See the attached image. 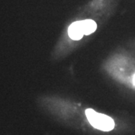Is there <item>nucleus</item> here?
I'll list each match as a JSON object with an SVG mask.
<instances>
[{"mask_svg":"<svg viewBox=\"0 0 135 135\" xmlns=\"http://www.w3.org/2000/svg\"><path fill=\"white\" fill-rule=\"evenodd\" d=\"M86 116L89 123L98 130L109 131L113 130L115 126L114 121L110 116L97 113L92 109H87Z\"/></svg>","mask_w":135,"mask_h":135,"instance_id":"nucleus-1","label":"nucleus"},{"mask_svg":"<svg viewBox=\"0 0 135 135\" xmlns=\"http://www.w3.org/2000/svg\"><path fill=\"white\" fill-rule=\"evenodd\" d=\"M68 35L73 40H80L84 35V29L82 20L73 23L68 28Z\"/></svg>","mask_w":135,"mask_h":135,"instance_id":"nucleus-2","label":"nucleus"},{"mask_svg":"<svg viewBox=\"0 0 135 135\" xmlns=\"http://www.w3.org/2000/svg\"><path fill=\"white\" fill-rule=\"evenodd\" d=\"M83 29H84V35H88L93 33L97 29V24L95 21L92 20H82Z\"/></svg>","mask_w":135,"mask_h":135,"instance_id":"nucleus-3","label":"nucleus"},{"mask_svg":"<svg viewBox=\"0 0 135 135\" xmlns=\"http://www.w3.org/2000/svg\"><path fill=\"white\" fill-rule=\"evenodd\" d=\"M134 80V84L135 85V75H134V80Z\"/></svg>","mask_w":135,"mask_h":135,"instance_id":"nucleus-4","label":"nucleus"}]
</instances>
